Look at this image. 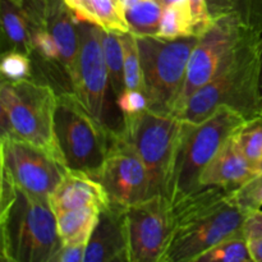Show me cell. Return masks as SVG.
Masks as SVG:
<instances>
[{
  "instance_id": "obj_40",
  "label": "cell",
  "mask_w": 262,
  "mask_h": 262,
  "mask_svg": "<svg viewBox=\"0 0 262 262\" xmlns=\"http://www.w3.org/2000/svg\"><path fill=\"white\" fill-rule=\"evenodd\" d=\"M261 170H262V164H261ZM261 170H260V171H261Z\"/></svg>"
},
{
  "instance_id": "obj_3",
  "label": "cell",
  "mask_w": 262,
  "mask_h": 262,
  "mask_svg": "<svg viewBox=\"0 0 262 262\" xmlns=\"http://www.w3.org/2000/svg\"><path fill=\"white\" fill-rule=\"evenodd\" d=\"M261 55L262 32H256L238 49L214 79L189 97L177 118L197 124L222 106L235 110L246 120L262 117Z\"/></svg>"
},
{
  "instance_id": "obj_18",
  "label": "cell",
  "mask_w": 262,
  "mask_h": 262,
  "mask_svg": "<svg viewBox=\"0 0 262 262\" xmlns=\"http://www.w3.org/2000/svg\"><path fill=\"white\" fill-rule=\"evenodd\" d=\"M3 51L17 50L32 58V38L26 0H2Z\"/></svg>"
},
{
  "instance_id": "obj_15",
  "label": "cell",
  "mask_w": 262,
  "mask_h": 262,
  "mask_svg": "<svg viewBox=\"0 0 262 262\" xmlns=\"http://www.w3.org/2000/svg\"><path fill=\"white\" fill-rule=\"evenodd\" d=\"M256 174L257 171L243 155L233 135L205 166L200 176V187H220L228 193H234Z\"/></svg>"
},
{
  "instance_id": "obj_32",
  "label": "cell",
  "mask_w": 262,
  "mask_h": 262,
  "mask_svg": "<svg viewBox=\"0 0 262 262\" xmlns=\"http://www.w3.org/2000/svg\"><path fill=\"white\" fill-rule=\"evenodd\" d=\"M87 245H61L50 262H83Z\"/></svg>"
},
{
  "instance_id": "obj_36",
  "label": "cell",
  "mask_w": 262,
  "mask_h": 262,
  "mask_svg": "<svg viewBox=\"0 0 262 262\" xmlns=\"http://www.w3.org/2000/svg\"><path fill=\"white\" fill-rule=\"evenodd\" d=\"M143 2V0H122V4H123V8H124V13L125 10L129 9V8H132L133 5L138 4V3Z\"/></svg>"
},
{
  "instance_id": "obj_1",
  "label": "cell",
  "mask_w": 262,
  "mask_h": 262,
  "mask_svg": "<svg viewBox=\"0 0 262 262\" xmlns=\"http://www.w3.org/2000/svg\"><path fill=\"white\" fill-rule=\"evenodd\" d=\"M247 215L233 193L202 187L171 205V234L161 262H196L212 246L242 230Z\"/></svg>"
},
{
  "instance_id": "obj_5",
  "label": "cell",
  "mask_w": 262,
  "mask_h": 262,
  "mask_svg": "<svg viewBox=\"0 0 262 262\" xmlns=\"http://www.w3.org/2000/svg\"><path fill=\"white\" fill-rule=\"evenodd\" d=\"M58 92L48 82L30 78L0 83L2 136L27 141L61 161L54 136ZM63 163V161H61Z\"/></svg>"
},
{
  "instance_id": "obj_9",
  "label": "cell",
  "mask_w": 262,
  "mask_h": 262,
  "mask_svg": "<svg viewBox=\"0 0 262 262\" xmlns=\"http://www.w3.org/2000/svg\"><path fill=\"white\" fill-rule=\"evenodd\" d=\"M256 32L261 31L247 27L237 13L215 18L212 25L199 36L192 51L184 84L174 107V117H178L189 97L214 79L232 60L238 49Z\"/></svg>"
},
{
  "instance_id": "obj_6",
  "label": "cell",
  "mask_w": 262,
  "mask_h": 262,
  "mask_svg": "<svg viewBox=\"0 0 262 262\" xmlns=\"http://www.w3.org/2000/svg\"><path fill=\"white\" fill-rule=\"evenodd\" d=\"M54 136L64 165L96 178L106 159L114 130L96 119L71 91L58 92Z\"/></svg>"
},
{
  "instance_id": "obj_31",
  "label": "cell",
  "mask_w": 262,
  "mask_h": 262,
  "mask_svg": "<svg viewBox=\"0 0 262 262\" xmlns=\"http://www.w3.org/2000/svg\"><path fill=\"white\" fill-rule=\"evenodd\" d=\"M69 8L73 10L78 20L92 23L100 27V20L95 10L94 0H71Z\"/></svg>"
},
{
  "instance_id": "obj_28",
  "label": "cell",
  "mask_w": 262,
  "mask_h": 262,
  "mask_svg": "<svg viewBox=\"0 0 262 262\" xmlns=\"http://www.w3.org/2000/svg\"><path fill=\"white\" fill-rule=\"evenodd\" d=\"M233 197L247 212L260 210L262 207V170L258 171L245 186L235 191Z\"/></svg>"
},
{
  "instance_id": "obj_21",
  "label": "cell",
  "mask_w": 262,
  "mask_h": 262,
  "mask_svg": "<svg viewBox=\"0 0 262 262\" xmlns=\"http://www.w3.org/2000/svg\"><path fill=\"white\" fill-rule=\"evenodd\" d=\"M164 7L159 0H143L125 10L129 31L136 36H158Z\"/></svg>"
},
{
  "instance_id": "obj_24",
  "label": "cell",
  "mask_w": 262,
  "mask_h": 262,
  "mask_svg": "<svg viewBox=\"0 0 262 262\" xmlns=\"http://www.w3.org/2000/svg\"><path fill=\"white\" fill-rule=\"evenodd\" d=\"M234 138L243 155L258 173L262 164V117L246 120L235 130Z\"/></svg>"
},
{
  "instance_id": "obj_27",
  "label": "cell",
  "mask_w": 262,
  "mask_h": 262,
  "mask_svg": "<svg viewBox=\"0 0 262 262\" xmlns=\"http://www.w3.org/2000/svg\"><path fill=\"white\" fill-rule=\"evenodd\" d=\"M100 27L114 32H129L124 13L119 10L114 0H94Z\"/></svg>"
},
{
  "instance_id": "obj_35",
  "label": "cell",
  "mask_w": 262,
  "mask_h": 262,
  "mask_svg": "<svg viewBox=\"0 0 262 262\" xmlns=\"http://www.w3.org/2000/svg\"><path fill=\"white\" fill-rule=\"evenodd\" d=\"M247 238L253 262H262V235H253Z\"/></svg>"
},
{
  "instance_id": "obj_33",
  "label": "cell",
  "mask_w": 262,
  "mask_h": 262,
  "mask_svg": "<svg viewBox=\"0 0 262 262\" xmlns=\"http://www.w3.org/2000/svg\"><path fill=\"white\" fill-rule=\"evenodd\" d=\"M210 15L212 19L222 15L237 13L241 0H206Z\"/></svg>"
},
{
  "instance_id": "obj_30",
  "label": "cell",
  "mask_w": 262,
  "mask_h": 262,
  "mask_svg": "<svg viewBox=\"0 0 262 262\" xmlns=\"http://www.w3.org/2000/svg\"><path fill=\"white\" fill-rule=\"evenodd\" d=\"M189 9H191L194 36H201L214 22L210 15L207 2L206 0H189Z\"/></svg>"
},
{
  "instance_id": "obj_20",
  "label": "cell",
  "mask_w": 262,
  "mask_h": 262,
  "mask_svg": "<svg viewBox=\"0 0 262 262\" xmlns=\"http://www.w3.org/2000/svg\"><path fill=\"white\" fill-rule=\"evenodd\" d=\"M102 50H104L105 63L109 74L110 89L118 97L127 90L124 78V56H123V43L120 32L107 31L100 27Z\"/></svg>"
},
{
  "instance_id": "obj_39",
  "label": "cell",
  "mask_w": 262,
  "mask_h": 262,
  "mask_svg": "<svg viewBox=\"0 0 262 262\" xmlns=\"http://www.w3.org/2000/svg\"><path fill=\"white\" fill-rule=\"evenodd\" d=\"M66 3L68 4V7H69V3H71V0H66Z\"/></svg>"
},
{
  "instance_id": "obj_22",
  "label": "cell",
  "mask_w": 262,
  "mask_h": 262,
  "mask_svg": "<svg viewBox=\"0 0 262 262\" xmlns=\"http://www.w3.org/2000/svg\"><path fill=\"white\" fill-rule=\"evenodd\" d=\"M248 238L245 230H238L202 253L196 262H251Z\"/></svg>"
},
{
  "instance_id": "obj_29",
  "label": "cell",
  "mask_w": 262,
  "mask_h": 262,
  "mask_svg": "<svg viewBox=\"0 0 262 262\" xmlns=\"http://www.w3.org/2000/svg\"><path fill=\"white\" fill-rule=\"evenodd\" d=\"M118 105L123 115H130L148 109V100L145 92L127 89L118 97Z\"/></svg>"
},
{
  "instance_id": "obj_17",
  "label": "cell",
  "mask_w": 262,
  "mask_h": 262,
  "mask_svg": "<svg viewBox=\"0 0 262 262\" xmlns=\"http://www.w3.org/2000/svg\"><path fill=\"white\" fill-rule=\"evenodd\" d=\"M43 5L46 26L58 45L61 66L72 81L79 51L78 19L66 0H43Z\"/></svg>"
},
{
  "instance_id": "obj_7",
  "label": "cell",
  "mask_w": 262,
  "mask_h": 262,
  "mask_svg": "<svg viewBox=\"0 0 262 262\" xmlns=\"http://www.w3.org/2000/svg\"><path fill=\"white\" fill-rule=\"evenodd\" d=\"M136 38L148 109L173 115L199 36L176 40L158 36H136Z\"/></svg>"
},
{
  "instance_id": "obj_25",
  "label": "cell",
  "mask_w": 262,
  "mask_h": 262,
  "mask_svg": "<svg viewBox=\"0 0 262 262\" xmlns=\"http://www.w3.org/2000/svg\"><path fill=\"white\" fill-rule=\"evenodd\" d=\"M120 38H122L123 56H124L125 87L145 92L137 38L130 31L120 32Z\"/></svg>"
},
{
  "instance_id": "obj_34",
  "label": "cell",
  "mask_w": 262,
  "mask_h": 262,
  "mask_svg": "<svg viewBox=\"0 0 262 262\" xmlns=\"http://www.w3.org/2000/svg\"><path fill=\"white\" fill-rule=\"evenodd\" d=\"M247 237H253V235H262V211L260 210H253L248 212L246 217L245 225H243Z\"/></svg>"
},
{
  "instance_id": "obj_13",
  "label": "cell",
  "mask_w": 262,
  "mask_h": 262,
  "mask_svg": "<svg viewBox=\"0 0 262 262\" xmlns=\"http://www.w3.org/2000/svg\"><path fill=\"white\" fill-rule=\"evenodd\" d=\"M79 51L72 77L73 94L96 119L104 122L105 97L109 84L100 27L89 22L77 23Z\"/></svg>"
},
{
  "instance_id": "obj_14",
  "label": "cell",
  "mask_w": 262,
  "mask_h": 262,
  "mask_svg": "<svg viewBox=\"0 0 262 262\" xmlns=\"http://www.w3.org/2000/svg\"><path fill=\"white\" fill-rule=\"evenodd\" d=\"M83 262H129L124 206L109 202L100 211Z\"/></svg>"
},
{
  "instance_id": "obj_4",
  "label": "cell",
  "mask_w": 262,
  "mask_h": 262,
  "mask_svg": "<svg viewBox=\"0 0 262 262\" xmlns=\"http://www.w3.org/2000/svg\"><path fill=\"white\" fill-rule=\"evenodd\" d=\"M245 122L243 115L227 106L219 107L197 124L183 122L166 191L171 205L201 189L200 176L205 166Z\"/></svg>"
},
{
  "instance_id": "obj_23",
  "label": "cell",
  "mask_w": 262,
  "mask_h": 262,
  "mask_svg": "<svg viewBox=\"0 0 262 262\" xmlns=\"http://www.w3.org/2000/svg\"><path fill=\"white\" fill-rule=\"evenodd\" d=\"M188 36H194L189 0L164 7L158 37L176 40Z\"/></svg>"
},
{
  "instance_id": "obj_26",
  "label": "cell",
  "mask_w": 262,
  "mask_h": 262,
  "mask_svg": "<svg viewBox=\"0 0 262 262\" xmlns=\"http://www.w3.org/2000/svg\"><path fill=\"white\" fill-rule=\"evenodd\" d=\"M0 72L3 79L8 81H22V79L32 78V58L22 51H3Z\"/></svg>"
},
{
  "instance_id": "obj_38",
  "label": "cell",
  "mask_w": 262,
  "mask_h": 262,
  "mask_svg": "<svg viewBox=\"0 0 262 262\" xmlns=\"http://www.w3.org/2000/svg\"><path fill=\"white\" fill-rule=\"evenodd\" d=\"M260 96L262 102V55H261V69H260Z\"/></svg>"
},
{
  "instance_id": "obj_11",
  "label": "cell",
  "mask_w": 262,
  "mask_h": 262,
  "mask_svg": "<svg viewBox=\"0 0 262 262\" xmlns=\"http://www.w3.org/2000/svg\"><path fill=\"white\" fill-rule=\"evenodd\" d=\"M171 204L154 194L125 206L129 262H161L171 234Z\"/></svg>"
},
{
  "instance_id": "obj_10",
  "label": "cell",
  "mask_w": 262,
  "mask_h": 262,
  "mask_svg": "<svg viewBox=\"0 0 262 262\" xmlns=\"http://www.w3.org/2000/svg\"><path fill=\"white\" fill-rule=\"evenodd\" d=\"M0 164L18 187L48 199L68 169L50 151L7 136L0 137Z\"/></svg>"
},
{
  "instance_id": "obj_12",
  "label": "cell",
  "mask_w": 262,
  "mask_h": 262,
  "mask_svg": "<svg viewBox=\"0 0 262 262\" xmlns=\"http://www.w3.org/2000/svg\"><path fill=\"white\" fill-rule=\"evenodd\" d=\"M110 202L128 206L150 197L147 169L122 130H114L106 159L96 176Z\"/></svg>"
},
{
  "instance_id": "obj_37",
  "label": "cell",
  "mask_w": 262,
  "mask_h": 262,
  "mask_svg": "<svg viewBox=\"0 0 262 262\" xmlns=\"http://www.w3.org/2000/svg\"><path fill=\"white\" fill-rule=\"evenodd\" d=\"M159 2L163 4V7H166V5L176 4V3H182V2H188V0H159Z\"/></svg>"
},
{
  "instance_id": "obj_16",
  "label": "cell",
  "mask_w": 262,
  "mask_h": 262,
  "mask_svg": "<svg viewBox=\"0 0 262 262\" xmlns=\"http://www.w3.org/2000/svg\"><path fill=\"white\" fill-rule=\"evenodd\" d=\"M49 201L55 215H59L86 206H97L102 210L110 200L99 181L83 171L67 169Z\"/></svg>"
},
{
  "instance_id": "obj_8",
  "label": "cell",
  "mask_w": 262,
  "mask_h": 262,
  "mask_svg": "<svg viewBox=\"0 0 262 262\" xmlns=\"http://www.w3.org/2000/svg\"><path fill=\"white\" fill-rule=\"evenodd\" d=\"M182 128L183 122L179 118L150 109L123 115L120 130L132 143L147 169L150 197L154 194L166 197Z\"/></svg>"
},
{
  "instance_id": "obj_41",
  "label": "cell",
  "mask_w": 262,
  "mask_h": 262,
  "mask_svg": "<svg viewBox=\"0 0 262 262\" xmlns=\"http://www.w3.org/2000/svg\"><path fill=\"white\" fill-rule=\"evenodd\" d=\"M120 2H122V0H120Z\"/></svg>"
},
{
  "instance_id": "obj_2",
  "label": "cell",
  "mask_w": 262,
  "mask_h": 262,
  "mask_svg": "<svg viewBox=\"0 0 262 262\" xmlns=\"http://www.w3.org/2000/svg\"><path fill=\"white\" fill-rule=\"evenodd\" d=\"M0 255L7 262H50L61 247L48 197L18 187L0 171Z\"/></svg>"
},
{
  "instance_id": "obj_19",
  "label": "cell",
  "mask_w": 262,
  "mask_h": 262,
  "mask_svg": "<svg viewBox=\"0 0 262 262\" xmlns=\"http://www.w3.org/2000/svg\"><path fill=\"white\" fill-rule=\"evenodd\" d=\"M101 209L86 206L56 215L61 245H89Z\"/></svg>"
}]
</instances>
